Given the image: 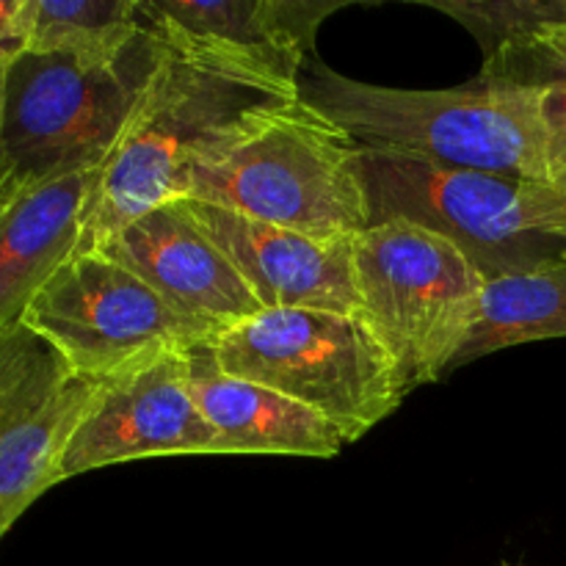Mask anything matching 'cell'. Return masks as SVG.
<instances>
[{
    "instance_id": "22",
    "label": "cell",
    "mask_w": 566,
    "mask_h": 566,
    "mask_svg": "<svg viewBox=\"0 0 566 566\" xmlns=\"http://www.w3.org/2000/svg\"><path fill=\"white\" fill-rule=\"evenodd\" d=\"M3 72L6 64H0V94H3ZM9 197V171H6V158H3V144H0V202Z\"/></svg>"
},
{
    "instance_id": "8",
    "label": "cell",
    "mask_w": 566,
    "mask_h": 566,
    "mask_svg": "<svg viewBox=\"0 0 566 566\" xmlns=\"http://www.w3.org/2000/svg\"><path fill=\"white\" fill-rule=\"evenodd\" d=\"M22 324L88 381H111L205 343L142 276L99 249L72 254L36 293Z\"/></svg>"
},
{
    "instance_id": "13",
    "label": "cell",
    "mask_w": 566,
    "mask_h": 566,
    "mask_svg": "<svg viewBox=\"0 0 566 566\" xmlns=\"http://www.w3.org/2000/svg\"><path fill=\"white\" fill-rule=\"evenodd\" d=\"M182 199L263 310L359 315L352 241H315L202 199Z\"/></svg>"
},
{
    "instance_id": "15",
    "label": "cell",
    "mask_w": 566,
    "mask_h": 566,
    "mask_svg": "<svg viewBox=\"0 0 566 566\" xmlns=\"http://www.w3.org/2000/svg\"><path fill=\"white\" fill-rule=\"evenodd\" d=\"M94 171L36 182L0 202V332L22 324L36 293L77 252Z\"/></svg>"
},
{
    "instance_id": "3",
    "label": "cell",
    "mask_w": 566,
    "mask_h": 566,
    "mask_svg": "<svg viewBox=\"0 0 566 566\" xmlns=\"http://www.w3.org/2000/svg\"><path fill=\"white\" fill-rule=\"evenodd\" d=\"M186 197L315 241H354L370 227L363 147L302 97L260 111L210 149Z\"/></svg>"
},
{
    "instance_id": "7",
    "label": "cell",
    "mask_w": 566,
    "mask_h": 566,
    "mask_svg": "<svg viewBox=\"0 0 566 566\" xmlns=\"http://www.w3.org/2000/svg\"><path fill=\"white\" fill-rule=\"evenodd\" d=\"M359 318L390 352L403 390L457 370L479 315L484 276L448 238L390 219L352 241Z\"/></svg>"
},
{
    "instance_id": "17",
    "label": "cell",
    "mask_w": 566,
    "mask_h": 566,
    "mask_svg": "<svg viewBox=\"0 0 566 566\" xmlns=\"http://www.w3.org/2000/svg\"><path fill=\"white\" fill-rule=\"evenodd\" d=\"M147 28L142 0H28V50L116 59Z\"/></svg>"
},
{
    "instance_id": "9",
    "label": "cell",
    "mask_w": 566,
    "mask_h": 566,
    "mask_svg": "<svg viewBox=\"0 0 566 566\" xmlns=\"http://www.w3.org/2000/svg\"><path fill=\"white\" fill-rule=\"evenodd\" d=\"M103 381L81 379L44 337L0 332V539L50 486Z\"/></svg>"
},
{
    "instance_id": "20",
    "label": "cell",
    "mask_w": 566,
    "mask_h": 566,
    "mask_svg": "<svg viewBox=\"0 0 566 566\" xmlns=\"http://www.w3.org/2000/svg\"><path fill=\"white\" fill-rule=\"evenodd\" d=\"M536 92H539L542 116H545L547 130L553 136V147H556L558 164H562L566 180V77L542 83V86H536Z\"/></svg>"
},
{
    "instance_id": "16",
    "label": "cell",
    "mask_w": 566,
    "mask_h": 566,
    "mask_svg": "<svg viewBox=\"0 0 566 566\" xmlns=\"http://www.w3.org/2000/svg\"><path fill=\"white\" fill-rule=\"evenodd\" d=\"M566 337V258L525 274L486 280L457 368L503 348Z\"/></svg>"
},
{
    "instance_id": "19",
    "label": "cell",
    "mask_w": 566,
    "mask_h": 566,
    "mask_svg": "<svg viewBox=\"0 0 566 566\" xmlns=\"http://www.w3.org/2000/svg\"><path fill=\"white\" fill-rule=\"evenodd\" d=\"M566 77V25L523 48L506 50L495 59L484 61L479 81L514 83V86H542V83Z\"/></svg>"
},
{
    "instance_id": "4",
    "label": "cell",
    "mask_w": 566,
    "mask_h": 566,
    "mask_svg": "<svg viewBox=\"0 0 566 566\" xmlns=\"http://www.w3.org/2000/svg\"><path fill=\"white\" fill-rule=\"evenodd\" d=\"M166 53L169 42L147 20L116 59L25 50L9 61L0 94L9 193L97 171L119 144Z\"/></svg>"
},
{
    "instance_id": "2",
    "label": "cell",
    "mask_w": 566,
    "mask_h": 566,
    "mask_svg": "<svg viewBox=\"0 0 566 566\" xmlns=\"http://www.w3.org/2000/svg\"><path fill=\"white\" fill-rule=\"evenodd\" d=\"M293 97L298 94L169 44L119 144L94 171L77 252L99 249L147 210L186 197L193 166L210 149L254 114Z\"/></svg>"
},
{
    "instance_id": "1",
    "label": "cell",
    "mask_w": 566,
    "mask_h": 566,
    "mask_svg": "<svg viewBox=\"0 0 566 566\" xmlns=\"http://www.w3.org/2000/svg\"><path fill=\"white\" fill-rule=\"evenodd\" d=\"M298 97L365 149L566 186L536 86L475 77L453 88H392L315 59L302 72Z\"/></svg>"
},
{
    "instance_id": "23",
    "label": "cell",
    "mask_w": 566,
    "mask_h": 566,
    "mask_svg": "<svg viewBox=\"0 0 566 566\" xmlns=\"http://www.w3.org/2000/svg\"><path fill=\"white\" fill-rule=\"evenodd\" d=\"M497 566H528V564H514V562H501Z\"/></svg>"
},
{
    "instance_id": "6",
    "label": "cell",
    "mask_w": 566,
    "mask_h": 566,
    "mask_svg": "<svg viewBox=\"0 0 566 566\" xmlns=\"http://www.w3.org/2000/svg\"><path fill=\"white\" fill-rule=\"evenodd\" d=\"M221 370L271 387L357 442L407 398L385 343L359 315L260 310L208 340Z\"/></svg>"
},
{
    "instance_id": "10",
    "label": "cell",
    "mask_w": 566,
    "mask_h": 566,
    "mask_svg": "<svg viewBox=\"0 0 566 566\" xmlns=\"http://www.w3.org/2000/svg\"><path fill=\"white\" fill-rule=\"evenodd\" d=\"M186 352L99 385L66 442L61 481L136 459L224 453L193 401Z\"/></svg>"
},
{
    "instance_id": "21",
    "label": "cell",
    "mask_w": 566,
    "mask_h": 566,
    "mask_svg": "<svg viewBox=\"0 0 566 566\" xmlns=\"http://www.w3.org/2000/svg\"><path fill=\"white\" fill-rule=\"evenodd\" d=\"M28 50V0H0V64Z\"/></svg>"
},
{
    "instance_id": "14",
    "label": "cell",
    "mask_w": 566,
    "mask_h": 566,
    "mask_svg": "<svg viewBox=\"0 0 566 566\" xmlns=\"http://www.w3.org/2000/svg\"><path fill=\"white\" fill-rule=\"evenodd\" d=\"M186 363L193 401L224 453L335 459L348 446L329 420L304 403L221 370L208 343L188 348Z\"/></svg>"
},
{
    "instance_id": "5",
    "label": "cell",
    "mask_w": 566,
    "mask_h": 566,
    "mask_svg": "<svg viewBox=\"0 0 566 566\" xmlns=\"http://www.w3.org/2000/svg\"><path fill=\"white\" fill-rule=\"evenodd\" d=\"M370 224L407 219L448 238L484 280L566 258V186L363 147Z\"/></svg>"
},
{
    "instance_id": "11",
    "label": "cell",
    "mask_w": 566,
    "mask_h": 566,
    "mask_svg": "<svg viewBox=\"0 0 566 566\" xmlns=\"http://www.w3.org/2000/svg\"><path fill=\"white\" fill-rule=\"evenodd\" d=\"M155 31L177 50L221 61L298 94L315 61L321 22L346 0H142Z\"/></svg>"
},
{
    "instance_id": "12",
    "label": "cell",
    "mask_w": 566,
    "mask_h": 566,
    "mask_svg": "<svg viewBox=\"0 0 566 566\" xmlns=\"http://www.w3.org/2000/svg\"><path fill=\"white\" fill-rule=\"evenodd\" d=\"M99 252L142 276L205 343L263 310L224 252L197 224L186 199H171L133 219Z\"/></svg>"
},
{
    "instance_id": "18",
    "label": "cell",
    "mask_w": 566,
    "mask_h": 566,
    "mask_svg": "<svg viewBox=\"0 0 566 566\" xmlns=\"http://www.w3.org/2000/svg\"><path fill=\"white\" fill-rule=\"evenodd\" d=\"M462 22L484 50V61L523 48L566 25V0H423Z\"/></svg>"
}]
</instances>
